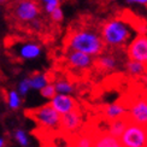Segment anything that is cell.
Wrapping results in <instances>:
<instances>
[{"label": "cell", "instance_id": "cell-1", "mask_svg": "<svg viewBox=\"0 0 147 147\" xmlns=\"http://www.w3.org/2000/svg\"><path fill=\"white\" fill-rule=\"evenodd\" d=\"M146 23L142 20L129 11H124L121 16L112 17L104 22L100 29V35L106 46L121 48L129 42L133 30L146 33Z\"/></svg>", "mask_w": 147, "mask_h": 147}, {"label": "cell", "instance_id": "cell-23", "mask_svg": "<svg viewBox=\"0 0 147 147\" xmlns=\"http://www.w3.org/2000/svg\"><path fill=\"white\" fill-rule=\"evenodd\" d=\"M15 139L17 140V142L20 144L22 147H27L28 146V136L22 129H17L15 133Z\"/></svg>", "mask_w": 147, "mask_h": 147}, {"label": "cell", "instance_id": "cell-11", "mask_svg": "<svg viewBox=\"0 0 147 147\" xmlns=\"http://www.w3.org/2000/svg\"><path fill=\"white\" fill-rule=\"evenodd\" d=\"M51 105L53 106V109L56 110L57 112H59L60 115L68 113L72 110L77 109V102L74 99L72 96H70L69 94H62V93H57L51 99Z\"/></svg>", "mask_w": 147, "mask_h": 147}, {"label": "cell", "instance_id": "cell-28", "mask_svg": "<svg viewBox=\"0 0 147 147\" xmlns=\"http://www.w3.org/2000/svg\"><path fill=\"white\" fill-rule=\"evenodd\" d=\"M7 1H9V0H0V5H1V4H6Z\"/></svg>", "mask_w": 147, "mask_h": 147}, {"label": "cell", "instance_id": "cell-9", "mask_svg": "<svg viewBox=\"0 0 147 147\" xmlns=\"http://www.w3.org/2000/svg\"><path fill=\"white\" fill-rule=\"evenodd\" d=\"M65 58L71 68L77 69V70L89 69L94 62L93 57L89 56V54L80 52V51H74V50H68V53H66Z\"/></svg>", "mask_w": 147, "mask_h": 147}, {"label": "cell", "instance_id": "cell-17", "mask_svg": "<svg viewBox=\"0 0 147 147\" xmlns=\"http://www.w3.org/2000/svg\"><path fill=\"white\" fill-rule=\"evenodd\" d=\"M29 82H30V87L34 89H41L44 86L50 83L46 74H40V72H34L29 77Z\"/></svg>", "mask_w": 147, "mask_h": 147}, {"label": "cell", "instance_id": "cell-15", "mask_svg": "<svg viewBox=\"0 0 147 147\" xmlns=\"http://www.w3.org/2000/svg\"><path fill=\"white\" fill-rule=\"evenodd\" d=\"M102 112H104V115H105L106 118L113 119V118H117V117H119V116L127 113L128 110L125 109V106L123 105V104L117 101L115 104H110V105L104 106Z\"/></svg>", "mask_w": 147, "mask_h": 147}, {"label": "cell", "instance_id": "cell-24", "mask_svg": "<svg viewBox=\"0 0 147 147\" xmlns=\"http://www.w3.org/2000/svg\"><path fill=\"white\" fill-rule=\"evenodd\" d=\"M50 16H51L52 22H54V23H60L63 21V18H64L63 11H62V9H60V6H59V7H57V9H54L50 13Z\"/></svg>", "mask_w": 147, "mask_h": 147}, {"label": "cell", "instance_id": "cell-2", "mask_svg": "<svg viewBox=\"0 0 147 147\" xmlns=\"http://www.w3.org/2000/svg\"><path fill=\"white\" fill-rule=\"evenodd\" d=\"M66 50L80 51L92 57H98L105 52L106 45L102 41L100 33L88 26H78L71 28L64 40Z\"/></svg>", "mask_w": 147, "mask_h": 147}, {"label": "cell", "instance_id": "cell-5", "mask_svg": "<svg viewBox=\"0 0 147 147\" xmlns=\"http://www.w3.org/2000/svg\"><path fill=\"white\" fill-rule=\"evenodd\" d=\"M27 115H29L36 123H39L46 129H58V128L60 129V116L62 115L57 112L51 104L27 111Z\"/></svg>", "mask_w": 147, "mask_h": 147}, {"label": "cell", "instance_id": "cell-6", "mask_svg": "<svg viewBox=\"0 0 147 147\" xmlns=\"http://www.w3.org/2000/svg\"><path fill=\"white\" fill-rule=\"evenodd\" d=\"M125 107L133 122L147 124V93L129 100L125 104Z\"/></svg>", "mask_w": 147, "mask_h": 147}, {"label": "cell", "instance_id": "cell-30", "mask_svg": "<svg viewBox=\"0 0 147 147\" xmlns=\"http://www.w3.org/2000/svg\"><path fill=\"white\" fill-rule=\"evenodd\" d=\"M121 147H122V146H121Z\"/></svg>", "mask_w": 147, "mask_h": 147}, {"label": "cell", "instance_id": "cell-21", "mask_svg": "<svg viewBox=\"0 0 147 147\" xmlns=\"http://www.w3.org/2000/svg\"><path fill=\"white\" fill-rule=\"evenodd\" d=\"M40 90H41V95L44 98H46V99H50V100L57 94L56 87H54V84H52V83H47Z\"/></svg>", "mask_w": 147, "mask_h": 147}, {"label": "cell", "instance_id": "cell-18", "mask_svg": "<svg viewBox=\"0 0 147 147\" xmlns=\"http://www.w3.org/2000/svg\"><path fill=\"white\" fill-rule=\"evenodd\" d=\"M127 70L130 75L134 76H141L145 74V64L141 62H136V60H130L127 63Z\"/></svg>", "mask_w": 147, "mask_h": 147}, {"label": "cell", "instance_id": "cell-19", "mask_svg": "<svg viewBox=\"0 0 147 147\" xmlns=\"http://www.w3.org/2000/svg\"><path fill=\"white\" fill-rule=\"evenodd\" d=\"M54 87H56L57 93H62V94H71L74 92V86L69 82L65 81V80H60L54 83Z\"/></svg>", "mask_w": 147, "mask_h": 147}, {"label": "cell", "instance_id": "cell-10", "mask_svg": "<svg viewBox=\"0 0 147 147\" xmlns=\"http://www.w3.org/2000/svg\"><path fill=\"white\" fill-rule=\"evenodd\" d=\"M82 124V115L77 109L60 116V129L66 133H75Z\"/></svg>", "mask_w": 147, "mask_h": 147}, {"label": "cell", "instance_id": "cell-29", "mask_svg": "<svg viewBox=\"0 0 147 147\" xmlns=\"http://www.w3.org/2000/svg\"><path fill=\"white\" fill-rule=\"evenodd\" d=\"M145 74H146V76H147V62L145 63Z\"/></svg>", "mask_w": 147, "mask_h": 147}, {"label": "cell", "instance_id": "cell-14", "mask_svg": "<svg viewBox=\"0 0 147 147\" xmlns=\"http://www.w3.org/2000/svg\"><path fill=\"white\" fill-rule=\"evenodd\" d=\"M93 64L101 71H111L117 68L118 60L113 54H99L98 58L93 62Z\"/></svg>", "mask_w": 147, "mask_h": 147}, {"label": "cell", "instance_id": "cell-26", "mask_svg": "<svg viewBox=\"0 0 147 147\" xmlns=\"http://www.w3.org/2000/svg\"><path fill=\"white\" fill-rule=\"evenodd\" d=\"M128 3H136V4L144 5L147 7V0H128Z\"/></svg>", "mask_w": 147, "mask_h": 147}, {"label": "cell", "instance_id": "cell-4", "mask_svg": "<svg viewBox=\"0 0 147 147\" xmlns=\"http://www.w3.org/2000/svg\"><path fill=\"white\" fill-rule=\"evenodd\" d=\"M118 140L122 147H147V124L131 121Z\"/></svg>", "mask_w": 147, "mask_h": 147}, {"label": "cell", "instance_id": "cell-22", "mask_svg": "<svg viewBox=\"0 0 147 147\" xmlns=\"http://www.w3.org/2000/svg\"><path fill=\"white\" fill-rule=\"evenodd\" d=\"M60 1H62V0H40V3L44 5V9L48 15H50L54 9L59 7Z\"/></svg>", "mask_w": 147, "mask_h": 147}, {"label": "cell", "instance_id": "cell-7", "mask_svg": "<svg viewBox=\"0 0 147 147\" xmlns=\"http://www.w3.org/2000/svg\"><path fill=\"white\" fill-rule=\"evenodd\" d=\"M127 56L130 60L147 62V34L139 33L127 47Z\"/></svg>", "mask_w": 147, "mask_h": 147}, {"label": "cell", "instance_id": "cell-25", "mask_svg": "<svg viewBox=\"0 0 147 147\" xmlns=\"http://www.w3.org/2000/svg\"><path fill=\"white\" fill-rule=\"evenodd\" d=\"M30 88V82H29V78H24L23 81H21L20 86H18V90L22 95H26L28 93V90Z\"/></svg>", "mask_w": 147, "mask_h": 147}, {"label": "cell", "instance_id": "cell-27", "mask_svg": "<svg viewBox=\"0 0 147 147\" xmlns=\"http://www.w3.org/2000/svg\"><path fill=\"white\" fill-rule=\"evenodd\" d=\"M4 145H5V140L3 138H0V147H4Z\"/></svg>", "mask_w": 147, "mask_h": 147}, {"label": "cell", "instance_id": "cell-16", "mask_svg": "<svg viewBox=\"0 0 147 147\" xmlns=\"http://www.w3.org/2000/svg\"><path fill=\"white\" fill-rule=\"evenodd\" d=\"M95 134H90V133H84L82 135H78L72 140L71 147H92L93 145V140H94Z\"/></svg>", "mask_w": 147, "mask_h": 147}, {"label": "cell", "instance_id": "cell-13", "mask_svg": "<svg viewBox=\"0 0 147 147\" xmlns=\"http://www.w3.org/2000/svg\"><path fill=\"white\" fill-rule=\"evenodd\" d=\"M92 147H121V144L119 140L109 131H102L94 135Z\"/></svg>", "mask_w": 147, "mask_h": 147}, {"label": "cell", "instance_id": "cell-8", "mask_svg": "<svg viewBox=\"0 0 147 147\" xmlns=\"http://www.w3.org/2000/svg\"><path fill=\"white\" fill-rule=\"evenodd\" d=\"M12 51L21 59H34L41 54V46L34 41H17L12 45Z\"/></svg>", "mask_w": 147, "mask_h": 147}, {"label": "cell", "instance_id": "cell-12", "mask_svg": "<svg viewBox=\"0 0 147 147\" xmlns=\"http://www.w3.org/2000/svg\"><path fill=\"white\" fill-rule=\"evenodd\" d=\"M130 122H131V119L129 117V115H128V112L119 116V117H117V118L110 119V124H109V130L107 131L111 134V135H113V136H116L118 139L122 135V133L124 131L125 127L129 124Z\"/></svg>", "mask_w": 147, "mask_h": 147}, {"label": "cell", "instance_id": "cell-20", "mask_svg": "<svg viewBox=\"0 0 147 147\" xmlns=\"http://www.w3.org/2000/svg\"><path fill=\"white\" fill-rule=\"evenodd\" d=\"M7 104H9V107L11 110H17L21 105V99H20V95H18L17 92L15 90H11L7 96Z\"/></svg>", "mask_w": 147, "mask_h": 147}, {"label": "cell", "instance_id": "cell-3", "mask_svg": "<svg viewBox=\"0 0 147 147\" xmlns=\"http://www.w3.org/2000/svg\"><path fill=\"white\" fill-rule=\"evenodd\" d=\"M11 17L20 23H30L41 12L40 0H12L9 5Z\"/></svg>", "mask_w": 147, "mask_h": 147}]
</instances>
